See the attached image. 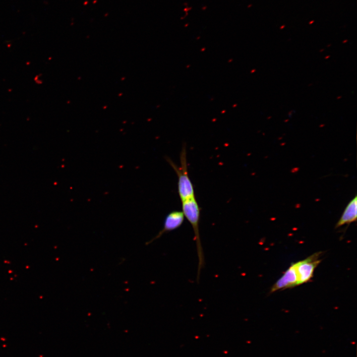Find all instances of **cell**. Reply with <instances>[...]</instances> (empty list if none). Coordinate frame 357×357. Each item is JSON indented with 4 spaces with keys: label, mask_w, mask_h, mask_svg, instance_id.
I'll list each match as a JSON object with an SVG mask.
<instances>
[{
    "label": "cell",
    "mask_w": 357,
    "mask_h": 357,
    "mask_svg": "<svg viewBox=\"0 0 357 357\" xmlns=\"http://www.w3.org/2000/svg\"><path fill=\"white\" fill-rule=\"evenodd\" d=\"M330 46H331V44H328V45L327 46V47H329Z\"/></svg>",
    "instance_id": "14"
},
{
    "label": "cell",
    "mask_w": 357,
    "mask_h": 357,
    "mask_svg": "<svg viewBox=\"0 0 357 357\" xmlns=\"http://www.w3.org/2000/svg\"><path fill=\"white\" fill-rule=\"evenodd\" d=\"M285 27V25H282L281 26H280V29H284Z\"/></svg>",
    "instance_id": "7"
},
{
    "label": "cell",
    "mask_w": 357,
    "mask_h": 357,
    "mask_svg": "<svg viewBox=\"0 0 357 357\" xmlns=\"http://www.w3.org/2000/svg\"><path fill=\"white\" fill-rule=\"evenodd\" d=\"M181 203L182 212L184 216L186 218L191 224L194 232L198 260L197 273V281L198 282L201 270L205 263L203 250L199 233L200 209L195 196L182 201Z\"/></svg>",
    "instance_id": "1"
},
{
    "label": "cell",
    "mask_w": 357,
    "mask_h": 357,
    "mask_svg": "<svg viewBox=\"0 0 357 357\" xmlns=\"http://www.w3.org/2000/svg\"><path fill=\"white\" fill-rule=\"evenodd\" d=\"M271 116H270V117H268L267 118V119H271Z\"/></svg>",
    "instance_id": "15"
},
{
    "label": "cell",
    "mask_w": 357,
    "mask_h": 357,
    "mask_svg": "<svg viewBox=\"0 0 357 357\" xmlns=\"http://www.w3.org/2000/svg\"><path fill=\"white\" fill-rule=\"evenodd\" d=\"M347 42H348V40H347V39H346V40H344L343 41V44H345V43H346Z\"/></svg>",
    "instance_id": "10"
},
{
    "label": "cell",
    "mask_w": 357,
    "mask_h": 357,
    "mask_svg": "<svg viewBox=\"0 0 357 357\" xmlns=\"http://www.w3.org/2000/svg\"><path fill=\"white\" fill-rule=\"evenodd\" d=\"M330 58V56H329V55H328V56H327L326 57H325V59H327L328 58Z\"/></svg>",
    "instance_id": "11"
},
{
    "label": "cell",
    "mask_w": 357,
    "mask_h": 357,
    "mask_svg": "<svg viewBox=\"0 0 357 357\" xmlns=\"http://www.w3.org/2000/svg\"><path fill=\"white\" fill-rule=\"evenodd\" d=\"M293 111H290V112L288 113V115H289V116H291L292 115V113H293Z\"/></svg>",
    "instance_id": "8"
},
{
    "label": "cell",
    "mask_w": 357,
    "mask_h": 357,
    "mask_svg": "<svg viewBox=\"0 0 357 357\" xmlns=\"http://www.w3.org/2000/svg\"><path fill=\"white\" fill-rule=\"evenodd\" d=\"M312 85V83H311V84H310L308 85V86H311V85Z\"/></svg>",
    "instance_id": "16"
},
{
    "label": "cell",
    "mask_w": 357,
    "mask_h": 357,
    "mask_svg": "<svg viewBox=\"0 0 357 357\" xmlns=\"http://www.w3.org/2000/svg\"><path fill=\"white\" fill-rule=\"evenodd\" d=\"M341 98H342V96H338V97H337V99H340Z\"/></svg>",
    "instance_id": "12"
},
{
    "label": "cell",
    "mask_w": 357,
    "mask_h": 357,
    "mask_svg": "<svg viewBox=\"0 0 357 357\" xmlns=\"http://www.w3.org/2000/svg\"><path fill=\"white\" fill-rule=\"evenodd\" d=\"M166 160L177 175L178 193L181 201L194 197L193 185L188 174L185 146H182L180 152L179 166L177 165L169 157H166Z\"/></svg>",
    "instance_id": "2"
},
{
    "label": "cell",
    "mask_w": 357,
    "mask_h": 357,
    "mask_svg": "<svg viewBox=\"0 0 357 357\" xmlns=\"http://www.w3.org/2000/svg\"><path fill=\"white\" fill-rule=\"evenodd\" d=\"M298 286L295 263H293L273 285L270 293Z\"/></svg>",
    "instance_id": "5"
},
{
    "label": "cell",
    "mask_w": 357,
    "mask_h": 357,
    "mask_svg": "<svg viewBox=\"0 0 357 357\" xmlns=\"http://www.w3.org/2000/svg\"><path fill=\"white\" fill-rule=\"evenodd\" d=\"M314 22V20H312L310 21H309L308 23H309V24H312Z\"/></svg>",
    "instance_id": "9"
},
{
    "label": "cell",
    "mask_w": 357,
    "mask_h": 357,
    "mask_svg": "<svg viewBox=\"0 0 357 357\" xmlns=\"http://www.w3.org/2000/svg\"><path fill=\"white\" fill-rule=\"evenodd\" d=\"M357 218V197L356 195L348 204L341 218L336 225V228L356 222Z\"/></svg>",
    "instance_id": "6"
},
{
    "label": "cell",
    "mask_w": 357,
    "mask_h": 357,
    "mask_svg": "<svg viewBox=\"0 0 357 357\" xmlns=\"http://www.w3.org/2000/svg\"><path fill=\"white\" fill-rule=\"evenodd\" d=\"M184 219V216L182 211H173L169 213L165 219L163 228L155 237L146 242V245H148L159 238L164 234L178 229L183 224Z\"/></svg>",
    "instance_id": "4"
},
{
    "label": "cell",
    "mask_w": 357,
    "mask_h": 357,
    "mask_svg": "<svg viewBox=\"0 0 357 357\" xmlns=\"http://www.w3.org/2000/svg\"><path fill=\"white\" fill-rule=\"evenodd\" d=\"M324 51V50L323 49L320 50L319 52H323Z\"/></svg>",
    "instance_id": "13"
},
{
    "label": "cell",
    "mask_w": 357,
    "mask_h": 357,
    "mask_svg": "<svg viewBox=\"0 0 357 357\" xmlns=\"http://www.w3.org/2000/svg\"><path fill=\"white\" fill-rule=\"evenodd\" d=\"M288 120H289V119H286V120H285V121L286 122V121H288Z\"/></svg>",
    "instance_id": "17"
},
{
    "label": "cell",
    "mask_w": 357,
    "mask_h": 357,
    "mask_svg": "<svg viewBox=\"0 0 357 357\" xmlns=\"http://www.w3.org/2000/svg\"><path fill=\"white\" fill-rule=\"evenodd\" d=\"M321 252H316L306 258L295 263L298 286L309 282L315 268L320 263Z\"/></svg>",
    "instance_id": "3"
}]
</instances>
